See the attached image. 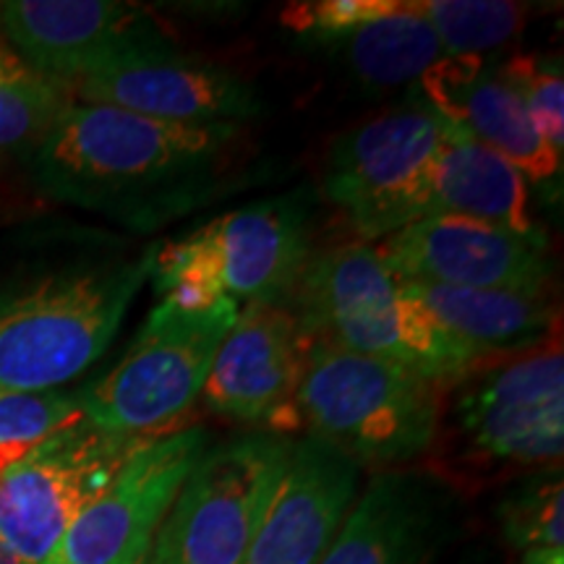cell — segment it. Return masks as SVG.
<instances>
[{
    "label": "cell",
    "mask_w": 564,
    "mask_h": 564,
    "mask_svg": "<svg viewBox=\"0 0 564 564\" xmlns=\"http://www.w3.org/2000/svg\"><path fill=\"white\" fill-rule=\"evenodd\" d=\"M68 105L63 84L26 66L0 40V158H30Z\"/></svg>",
    "instance_id": "7402d4cb"
},
{
    "label": "cell",
    "mask_w": 564,
    "mask_h": 564,
    "mask_svg": "<svg viewBox=\"0 0 564 564\" xmlns=\"http://www.w3.org/2000/svg\"><path fill=\"white\" fill-rule=\"evenodd\" d=\"M158 243L84 223L0 232V390H58L108 350Z\"/></svg>",
    "instance_id": "6da1fadb"
},
{
    "label": "cell",
    "mask_w": 564,
    "mask_h": 564,
    "mask_svg": "<svg viewBox=\"0 0 564 564\" xmlns=\"http://www.w3.org/2000/svg\"><path fill=\"white\" fill-rule=\"evenodd\" d=\"M141 442L79 419L34 444L0 470V539L24 564H45Z\"/></svg>",
    "instance_id": "30bf717a"
},
{
    "label": "cell",
    "mask_w": 564,
    "mask_h": 564,
    "mask_svg": "<svg viewBox=\"0 0 564 564\" xmlns=\"http://www.w3.org/2000/svg\"><path fill=\"white\" fill-rule=\"evenodd\" d=\"M308 348L312 337L288 303L241 306L212 361L202 403L223 419L264 426L262 432H299L295 398Z\"/></svg>",
    "instance_id": "4fadbf2b"
},
{
    "label": "cell",
    "mask_w": 564,
    "mask_h": 564,
    "mask_svg": "<svg viewBox=\"0 0 564 564\" xmlns=\"http://www.w3.org/2000/svg\"><path fill=\"white\" fill-rule=\"evenodd\" d=\"M465 564H484V562H465Z\"/></svg>",
    "instance_id": "f546056e"
},
{
    "label": "cell",
    "mask_w": 564,
    "mask_h": 564,
    "mask_svg": "<svg viewBox=\"0 0 564 564\" xmlns=\"http://www.w3.org/2000/svg\"><path fill=\"white\" fill-rule=\"evenodd\" d=\"M0 40L66 89L123 55L173 42L150 11L116 0H9L0 3Z\"/></svg>",
    "instance_id": "9a60e30c"
},
{
    "label": "cell",
    "mask_w": 564,
    "mask_h": 564,
    "mask_svg": "<svg viewBox=\"0 0 564 564\" xmlns=\"http://www.w3.org/2000/svg\"><path fill=\"white\" fill-rule=\"evenodd\" d=\"M207 447L194 423L141 442L45 564H150L162 520Z\"/></svg>",
    "instance_id": "8fae6325"
},
{
    "label": "cell",
    "mask_w": 564,
    "mask_h": 564,
    "mask_svg": "<svg viewBox=\"0 0 564 564\" xmlns=\"http://www.w3.org/2000/svg\"><path fill=\"white\" fill-rule=\"evenodd\" d=\"M408 288L434 314L444 333L478 364L533 350L560 333V308L552 293L436 285Z\"/></svg>",
    "instance_id": "d6986e66"
},
{
    "label": "cell",
    "mask_w": 564,
    "mask_h": 564,
    "mask_svg": "<svg viewBox=\"0 0 564 564\" xmlns=\"http://www.w3.org/2000/svg\"><path fill=\"white\" fill-rule=\"evenodd\" d=\"M79 419V392L0 390V470Z\"/></svg>",
    "instance_id": "d4e9b609"
},
{
    "label": "cell",
    "mask_w": 564,
    "mask_h": 564,
    "mask_svg": "<svg viewBox=\"0 0 564 564\" xmlns=\"http://www.w3.org/2000/svg\"><path fill=\"white\" fill-rule=\"evenodd\" d=\"M0 564H24L17 554L11 552V546L0 539Z\"/></svg>",
    "instance_id": "f1b7e54d"
},
{
    "label": "cell",
    "mask_w": 564,
    "mask_h": 564,
    "mask_svg": "<svg viewBox=\"0 0 564 564\" xmlns=\"http://www.w3.org/2000/svg\"><path fill=\"white\" fill-rule=\"evenodd\" d=\"M241 126H188L70 102L30 154L34 186L131 236L192 215L228 192Z\"/></svg>",
    "instance_id": "7a4b0ae2"
},
{
    "label": "cell",
    "mask_w": 564,
    "mask_h": 564,
    "mask_svg": "<svg viewBox=\"0 0 564 564\" xmlns=\"http://www.w3.org/2000/svg\"><path fill=\"white\" fill-rule=\"evenodd\" d=\"M308 259L312 209L306 194L293 192L230 209L158 246L150 280L162 299L183 306L288 303Z\"/></svg>",
    "instance_id": "5b68a950"
},
{
    "label": "cell",
    "mask_w": 564,
    "mask_h": 564,
    "mask_svg": "<svg viewBox=\"0 0 564 564\" xmlns=\"http://www.w3.org/2000/svg\"><path fill=\"white\" fill-rule=\"evenodd\" d=\"M236 316L230 301L183 306L162 299L118 364L79 390L82 415L102 432L131 440H158L192 426L188 415Z\"/></svg>",
    "instance_id": "8992f818"
},
{
    "label": "cell",
    "mask_w": 564,
    "mask_h": 564,
    "mask_svg": "<svg viewBox=\"0 0 564 564\" xmlns=\"http://www.w3.org/2000/svg\"><path fill=\"white\" fill-rule=\"evenodd\" d=\"M316 343L408 369L442 390L481 366L394 278L373 243H340L312 253L288 301Z\"/></svg>",
    "instance_id": "3957f363"
},
{
    "label": "cell",
    "mask_w": 564,
    "mask_h": 564,
    "mask_svg": "<svg viewBox=\"0 0 564 564\" xmlns=\"http://www.w3.org/2000/svg\"><path fill=\"white\" fill-rule=\"evenodd\" d=\"M291 444L249 432L207 447L162 520L150 564H241Z\"/></svg>",
    "instance_id": "ba28073f"
},
{
    "label": "cell",
    "mask_w": 564,
    "mask_h": 564,
    "mask_svg": "<svg viewBox=\"0 0 564 564\" xmlns=\"http://www.w3.org/2000/svg\"><path fill=\"white\" fill-rule=\"evenodd\" d=\"M497 518L507 544L520 554L531 549H564V484L560 465L514 486L497 505Z\"/></svg>",
    "instance_id": "cb8c5ba5"
},
{
    "label": "cell",
    "mask_w": 564,
    "mask_h": 564,
    "mask_svg": "<svg viewBox=\"0 0 564 564\" xmlns=\"http://www.w3.org/2000/svg\"><path fill=\"white\" fill-rule=\"evenodd\" d=\"M68 95L70 102L188 126H241L264 108L249 82L230 68L181 53L173 42L91 70L68 84Z\"/></svg>",
    "instance_id": "5bb4252c"
},
{
    "label": "cell",
    "mask_w": 564,
    "mask_h": 564,
    "mask_svg": "<svg viewBox=\"0 0 564 564\" xmlns=\"http://www.w3.org/2000/svg\"><path fill=\"white\" fill-rule=\"evenodd\" d=\"M499 74L520 97L533 129L552 150L564 154V76L560 58L512 55L499 63Z\"/></svg>",
    "instance_id": "484cf974"
},
{
    "label": "cell",
    "mask_w": 564,
    "mask_h": 564,
    "mask_svg": "<svg viewBox=\"0 0 564 564\" xmlns=\"http://www.w3.org/2000/svg\"><path fill=\"white\" fill-rule=\"evenodd\" d=\"M520 564H564V549H531Z\"/></svg>",
    "instance_id": "83f0119b"
},
{
    "label": "cell",
    "mask_w": 564,
    "mask_h": 564,
    "mask_svg": "<svg viewBox=\"0 0 564 564\" xmlns=\"http://www.w3.org/2000/svg\"><path fill=\"white\" fill-rule=\"evenodd\" d=\"M361 468L314 436L293 440L241 564H319L356 502Z\"/></svg>",
    "instance_id": "2e32d148"
},
{
    "label": "cell",
    "mask_w": 564,
    "mask_h": 564,
    "mask_svg": "<svg viewBox=\"0 0 564 564\" xmlns=\"http://www.w3.org/2000/svg\"><path fill=\"white\" fill-rule=\"evenodd\" d=\"M440 37L444 55H486L525 24V6L510 0H413Z\"/></svg>",
    "instance_id": "603a6c76"
},
{
    "label": "cell",
    "mask_w": 564,
    "mask_h": 564,
    "mask_svg": "<svg viewBox=\"0 0 564 564\" xmlns=\"http://www.w3.org/2000/svg\"><path fill=\"white\" fill-rule=\"evenodd\" d=\"M379 259L408 285L552 293L544 232L520 236L468 217H421L373 243Z\"/></svg>",
    "instance_id": "7c38bea8"
},
{
    "label": "cell",
    "mask_w": 564,
    "mask_h": 564,
    "mask_svg": "<svg viewBox=\"0 0 564 564\" xmlns=\"http://www.w3.org/2000/svg\"><path fill=\"white\" fill-rule=\"evenodd\" d=\"M400 3L403 0H306L285 6L280 21L285 30L327 45L373 19L398 11Z\"/></svg>",
    "instance_id": "4316f807"
},
{
    "label": "cell",
    "mask_w": 564,
    "mask_h": 564,
    "mask_svg": "<svg viewBox=\"0 0 564 564\" xmlns=\"http://www.w3.org/2000/svg\"><path fill=\"white\" fill-rule=\"evenodd\" d=\"M413 91L465 137L502 154L525 181L544 183L562 173V158L539 137L499 63L486 55H447L413 84Z\"/></svg>",
    "instance_id": "ac0fdd59"
},
{
    "label": "cell",
    "mask_w": 564,
    "mask_h": 564,
    "mask_svg": "<svg viewBox=\"0 0 564 564\" xmlns=\"http://www.w3.org/2000/svg\"><path fill=\"white\" fill-rule=\"evenodd\" d=\"M453 390L447 419L465 463L486 470L560 465L564 453L560 335L533 350L476 366Z\"/></svg>",
    "instance_id": "52a82bcc"
},
{
    "label": "cell",
    "mask_w": 564,
    "mask_h": 564,
    "mask_svg": "<svg viewBox=\"0 0 564 564\" xmlns=\"http://www.w3.org/2000/svg\"><path fill=\"white\" fill-rule=\"evenodd\" d=\"M436 215L491 223L520 236L541 232L531 215L525 175L455 126L434 162L423 204V217Z\"/></svg>",
    "instance_id": "ffe728a7"
},
{
    "label": "cell",
    "mask_w": 564,
    "mask_h": 564,
    "mask_svg": "<svg viewBox=\"0 0 564 564\" xmlns=\"http://www.w3.org/2000/svg\"><path fill=\"white\" fill-rule=\"evenodd\" d=\"M444 390L400 366L312 340L295 413L358 468L394 470L429 455L442 436Z\"/></svg>",
    "instance_id": "277c9868"
},
{
    "label": "cell",
    "mask_w": 564,
    "mask_h": 564,
    "mask_svg": "<svg viewBox=\"0 0 564 564\" xmlns=\"http://www.w3.org/2000/svg\"><path fill=\"white\" fill-rule=\"evenodd\" d=\"M447 486L415 470H379L358 491L319 564H432L453 535Z\"/></svg>",
    "instance_id": "e0dca14e"
},
{
    "label": "cell",
    "mask_w": 564,
    "mask_h": 564,
    "mask_svg": "<svg viewBox=\"0 0 564 564\" xmlns=\"http://www.w3.org/2000/svg\"><path fill=\"white\" fill-rule=\"evenodd\" d=\"M327 47L340 53L350 74L369 89L415 84L429 68L447 58L440 37L426 19L419 17L413 0H403L398 11L327 42Z\"/></svg>",
    "instance_id": "44dd1931"
},
{
    "label": "cell",
    "mask_w": 564,
    "mask_h": 564,
    "mask_svg": "<svg viewBox=\"0 0 564 564\" xmlns=\"http://www.w3.org/2000/svg\"><path fill=\"white\" fill-rule=\"evenodd\" d=\"M453 123L413 100L337 139L324 171V196L361 243L382 241L423 217L429 181Z\"/></svg>",
    "instance_id": "9c48e42d"
}]
</instances>
